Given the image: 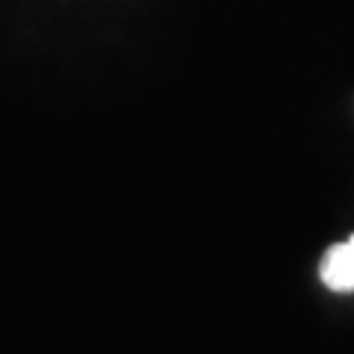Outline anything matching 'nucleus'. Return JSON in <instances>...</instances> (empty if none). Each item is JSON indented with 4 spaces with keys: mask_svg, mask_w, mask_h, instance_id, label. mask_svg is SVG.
<instances>
[{
    "mask_svg": "<svg viewBox=\"0 0 354 354\" xmlns=\"http://www.w3.org/2000/svg\"><path fill=\"white\" fill-rule=\"evenodd\" d=\"M319 278H322V283L334 292H351L354 290V234L346 242L334 245L322 257Z\"/></svg>",
    "mask_w": 354,
    "mask_h": 354,
    "instance_id": "f257e3e1",
    "label": "nucleus"
}]
</instances>
